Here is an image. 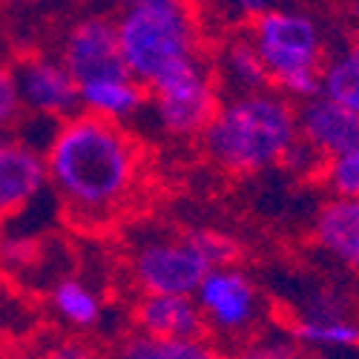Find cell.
I'll use <instances>...</instances> for the list:
<instances>
[{
    "label": "cell",
    "instance_id": "obj_1",
    "mask_svg": "<svg viewBox=\"0 0 359 359\" xmlns=\"http://www.w3.org/2000/svg\"><path fill=\"white\" fill-rule=\"evenodd\" d=\"M49 187L83 224L115 219L141 182V147L124 124L78 109L57 121L46 149Z\"/></svg>",
    "mask_w": 359,
    "mask_h": 359
},
{
    "label": "cell",
    "instance_id": "obj_2",
    "mask_svg": "<svg viewBox=\"0 0 359 359\" xmlns=\"http://www.w3.org/2000/svg\"><path fill=\"white\" fill-rule=\"evenodd\" d=\"M296 138V107L273 86L222 95L210 124L198 135L204 156L230 175H256L282 164Z\"/></svg>",
    "mask_w": 359,
    "mask_h": 359
},
{
    "label": "cell",
    "instance_id": "obj_3",
    "mask_svg": "<svg viewBox=\"0 0 359 359\" xmlns=\"http://www.w3.org/2000/svg\"><path fill=\"white\" fill-rule=\"evenodd\" d=\"M115 29L127 72L147 86L172 64L201 55L193 0H121Z\"/></svg>",
    "mask_w": 359,
    "mask_h": 359
},
{
    "label": "cell",
    "instance_id": "obj_4",
    "mask_svg": "<svg viewBox=\"0 0 359 359\" xmlns=\"http://www.w3.org/2000/svg\"><path fill=\"white\" fill-rule=\"evenodd\" d=\"M248 35L262 55L276 93L290 101H308L322 89L325 43L311 15L299 9L267 6L248 23Z\"/></svg>",
    "mask_w": 359,
    "mask_h": 359
},
{
    "label": "cell",
    "instance_id": "obj_5",
    "mask_svg": "<svg viewBox=\"0 0 359 359\" xmlns=\"http://www.w3.org/2000/svg\"><path fill=\"white\" fill-rule=\"evenodd\" d=\"M147 89V109L153 115L156 130L175 141L198 138L222 104V86L204 52L172 64Z\"/></svg>",
    "mask_w": 359,
    "mask_h": 359
},
{
    "label": "cell",
    "instance_id": "obj_6",
    "mask_svg": "<svg viewBox=\"0 0 359 359\" xmlns=\"http://www.w3.org/2000/svg\"><path fill=\"white\" fill-rule=\"evenodd\" d=\"M207 271H213V267L196 248L190 230L147 236L135 242L130 253V273L141 293L193 296Z\"/></svg>",
    "mask_w": 359,
    "mask_h": 359
},
{
    "label": "cell",
    "instance_id": "obj_7",
    "mask_svg": "<svg viewBox=\"0 0 359 359\" xmlns=\"http://www.w3.org/2000/svg\"><path fill=\"white\" fill-rule=\"evenodd\" d=\"M193 296L207 331H213L222 339H245L264 319L262 290L236 264H222L207 271Z\"/></svg>",
    "mask_w": 359,
    "mask_h": 359
},
{
    "label": "cell",
    "instance_id": "obj_8",
    "mask_svg": "<svg viewBox=\"0 0 359 359\" xmlns=\"http://www.w3.org/2000/svg\"><path fill=\"white\" fill-rule=\"evenodd\" d=\"M15 75L29 115L64 121L81 109V83L61 55L26 52L15 61Z\"/></svg>",
    "mask_w": 359,
    "mask_h": 359
},
{
    "label": "cell",
    "instance_id": "obj_9",
    "mask_svg": "<svg viewBox=\"0 0 359 359\" xmlns=\"http://www.w3.org/2000/svg\"><path fill=\"white\" fill-rule=\"evenodd\" d=\"M49 184L43 149L15 133L0 135V224L20 216Z\"/></svg>",
    "mask_w": 359,
    "mask_h": 359
},
{
    "label": "cell",
    "instance_id": "obj_10",
    "mask_svg": "<svg viewBox=\"0 0 359 359\" xmlns=\"http://www.w3.org/2000/svg\"><path fill=\"white\" fill-rule=\"evenodd\" d=\"M57 55L64 57V64L78 78V83L127 69L121 57V43H118L115 20L107 15H89L72 23L61 41V52Z\"/></svg>",
    "mask_w": 359,
    "mask_h": 359
},
{
    "label": "cell",
    "instance_id": "obj_11",
    "mask_svg": "<svg viewBox=\"0 0 359 359\" xmlns=\"http://www.w3.org/2000/svg\"><path fill=\"white\" fill-rule=\"evenodd\" d=\"M296 118L299 138L308 141L325 161L359 147V112L322 93L302 101Z\"/></svg>",
    "mask_w": 359,
    "mask_h": 359
},
{
    "label": "cell",
    "instance_id": "obj_12",
    "mask_svg": "<svg viewBox=\"0 0 359 359\" xmlns=\"http://www.w3.org/2000/svg\"><path fill=\"white\" fill-rule=\"evenodd\" d=\"M133 325L149 337H201L207 331L196 296L141 293L133 305Z\"/></svg>",
    "mask_w": 359,
    "mask_h": 359
},
{
    "label": "cell",
    "instance_id": "obj_13",
    "mask_svg": "<svg viewBox=\"0 0 359 359\" xmlns=\"http://www.w3.org/2000/svg\"><path fill=\"white\" fill-rule=\"evenodd\" d=\"M147 101H149L147 83H141L127 69L89 78L81 83V109L104 118V121L127 124L147 109Z\"/></svg>",
    "mask_w": 359,
    "mask_h": 359
},
{
    "label": "cell",
    "instance_id": "obj_14",
    "mask_svg": "<svg viewBox=\"0 0 359 359\" xmlns=\"http://www.w3.org/2000/svg\"><path fill=\"white\" fill-rule=\"evenodd\" d=\"M313 242L322 253L359 271V198L337 196L313 219Z\"/></svg>",
    "mask_w": 359,
    "mask_h": 359
},
{
    "label": "cell",
    "instance_id": "obj_15",
    "mask_svg": "<svg viewBox=\"0 0 359 359\" xmlns=\"http://www.w3.org/2000/svg\"><path fill=\"white\" fill-rule=\"evenodd\" d=\"M213 72H216V81L222 86V93H227V95L253 93V89L271 86L264 61H262V55L256 52L250 35H236V38L224 41V46L216 55Z\"/></svg>",
    "mask_w": 359,
    "mask_h": 359
},
{
    "label": "cell",
    "instance_id": "obj_16",
    "mask_svg": "<svg viewBox=\"0 0 359 359\" xmlns=\"http://www.w3.org/2000/svg\"><path fill=\"white\" fill-rule=\"evenodd\" d=\"M52 311L64 325L75 327V331H93L104 319V299L101 293L75 276H64L52 285Z\"/></svg>",
    "mask_w": 359,
    "mask_h": 359
},
{
    "label": "cell",
    "instance_id": "obj_17",
    "mask_svg": "<svg viewBox=\"0 0 359 359\" xmlns=\"http://www.w3.org/2000/svg\"><path fill=\"white\" fill-rule=\"evenodd\" d=\"M118 359H224L219 348L201 337H149L133 334L118 348Z\"/></svg>",
    "mask_w": 359,
    "mask_h": 359
},
{
    "label": "cell",
    "instance_id": "obj_18",
    "mask_svg": "<svg viewBox=\"0 0 359 359\" xmlns=\"http://www.w3.org/2000/svg\"><path fill=\"white\" fill-rule=\"evenodd\" d=\"M290 337L302 348L316 351H348L359 348V322L353 316H296Z\"/></svg>",
    "mask_w": 359,
    "mask_h": 359
},
{
    "label": "cell",
    "instance_id": "obj_19",
    "mask_svg": "<svg viewBox=\"0 0 359 359\" xmlns=\"http://www.w3.org/2000/svg\"><path fill=\"white\" fill-rule=\"evenodd\" d=\"M319 93L359 112V41L348 43L322 64Z\"/></svg>",
    "mask_w": 359,
    "mask_h": 359
},
{
    "label": "cell",
    "instance_id": "obj_20",
    "mask_svg": "<svg viewBox=\"0 0 359 359\" xmlns=\"http://www.w3.org/2000/svg\"><path fill=\"white\" fill-rule=\"evenodd\" d=\"M230 359H308L305 348L293 337H276V334H262L250 337L233 351Z\"/></svg>",
    "mask_w": 359,
    "mask_h": 359
},
{
    "label": "cell",
    "instance_id": "obj_21",
    "mask_svg": "<svg viewBox=\"0 0 359 359\" xmlns=\"http://www.w3.org/2000/svg\"><path fill=\"white\" fill-rule=\"evenodd\" d=\"M322 178L334 196L359 198V147L348 149L342 156H334L322 164Z\"/></svg>",
    "mask_w": 359,
    "mask_h": 359
},
{
    "label": "cell",
    "instance_id": "obj_22",
    "mask_svg": "<svg viewBox=\"0 0 359 359\" xmlns=\"http://www.w3.org/2000/svg\"><path fill=\"white\" fill-rule=\"evenodd\" d=\"M23 118H26V107H23V98H20L15 64L0 57V135L15 133Z\"/></svg>",
    "mask_w": 359,
    "mask_h": 359
},
{
    "label": "cell",
    "instance_id": "obj_23",
    "mask_svg": "<svg viewBox=\"0 0 359 359\" xmlns=\"http://www.w3.org/2000/svg\"><path fill=\"white\" fill-rule=\"evenodd\" d=\"M190 238L201 250V256L210 262V267L236 264L238 253H242V248H238V242L233 236H227L222 230H213V227H196V230H190Z\"/></svg>",
    "mask_w": 359,
    "mask_h": 359
},
{
    "label": "cell",
    "instance_id": "obj_24",
    "mask_svg": "<svg viewBox=\"0 0 359 359\" xmlns=\"http://www.w3.org/2000/svg\"><path fill=\"white\" fill-rule=\"evenodd\" d=\"M299 316H311L313 319V316H353V313H351V302L342 293L322 287V290H313L305 299Z\"/></svg>",
    "mask_w": 359,
    "mask_h": 359
},
{
    "label": "cell",
    "instance_id": "obj_25",
    "mask_svg": "<svg viewBox=\"0 0 359 359\" xmlns=\"http://www.w3.org/2000/svg\"><path fill=\"white\" fill-rule=\"evenodd\" d=\"M322 164H325V158L316 153V149L308 141H302V138H296L290 144V149L285 153V158H282V167H287L290 172H299V175L322 172Z\"/></svg>",
    "mask_w": 359,
    "mask_h": 359
},
{
    "label": "cell",
    "instance_id": "obj_26",
    "mask_svg": "<svg viewBox=\"0 0 359 359\" xmlns=\"http://www.w3.org/2000/svg\"><path fill=\"white\" fill-rule=\"evenodd\" d=\"M213 4L222 12V18L250 23L256 15H262L267 6H271L273 0H213Z\"/></svg>",
    "mask_w": 359,
    "mask_h": 359
},
{
    "label": "cell",
    "instance_id": "obj_27",
    "mask_svg": "<svg viewBox=\"0 0 359 359\" xmlns=\"http://www.w3.org/2000/svg\"><path fill=\"white\" fill-rule=\"evenodd\" d=\"M35 250H38V245L32 238H23V236H12V238H4V242H0V259L6 264H15V267H26L32 262Z\"/></svg>",
    "mask_w": 359,
    "mask_h": 359
},
{
    "label": "cell",
    "instance_id": "obj_28",
    "mask_svg": "<svg viewBox=\"0 0 359 359\" xmlns=\"http://www.w3.org/2000/svg\"><path fill=\"white\" fill-rule=\"evenodd\" d=\"M43 359H98V351L83 339H61L43 353Z\"/></svg>",
    "mask_w": 359,
    "mask_h": 359
},
{
    "label": "cell",
    "instance_id": "obj_29",
    "mask_svg": "<svg viewBox=\"0 0 359 359\" xmlns=\"http://www.w3.org/2000/svg\"><path fill=\"white\" fill-rule=\"evenodd\" d=\"M43 4V0H0V6H35Z\"/></svg>",
    "mask_w": 359,
    "mask_h": 359
}]
</instances>
